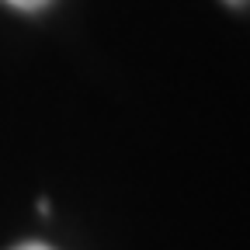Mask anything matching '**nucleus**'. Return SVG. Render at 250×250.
Returning <instances> with one entry per match:
<instances>
[{
	"label": "nucleus",
	"mask_w": 250,
	"mask_h": 250,
	"mask_svg": "<svg viewBox=\"0 0 250 250\" xmlns=\"http://www.w3.org/2000/svg\"><path fill=\"white\" fill-rule=\"evenodd\" d=\"M11 7H18V11H42L45 4H52V0H7Z\"/></svg>",
	"instance_id": "1"
},
{
	"label": "nucleus",
	"mask_w": 250,
	"mask_h": 250,
	"mask_svg": "<svg viewBox=\"0 0 250 250\" xmlns=\"http://www.w3.org/2000/svg\"><path fill=\"white\" fill-rule=\"evenodd\" d=\"M226 4H243V0H226Z\"/></svg>",
	"instance_id": "3"
},
{
	"label": "nucleus",
	"mask_w": 250,
	"mask_h": 250,
	"mask_svg": "<svg viewBox=\"0 0 250 250\" xmlns=\"http://www.w3.org/2000/svg\"><path fill=\"white\" fill-rule=\"evenodd\" d=\"M14 250H52V247H45V243H24V247H14Z\"/></svg>",
	"instance_id": "2"
}]
</instances>
